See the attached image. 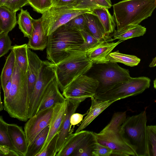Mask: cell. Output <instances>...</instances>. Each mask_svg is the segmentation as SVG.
I'll use <instances>...</instances> for the list:
<instances>
[{
  "label": "cell",
  "instance_id": "6da1fadb",
  "mask_svg": "<svg viewBox=\"0 0 156 156\" xmlns=\"http://www.w3.org/2000/svg\"><path fill=\"white\" fill-rule=\"evenodd\" d=\"M83 42L80 31L63 25L48 36L47 58L57 64L76 51Z\"/></svg>",
  "mask_w": 156,
  "mask_h": 156
},
{
  "label": "cell",
  "instance_id": "7a4b0ae2",
  "mask_svg": "<svg viewBox=\"0 0 156 156\" xmlns=\"http://www.w3.org/2000/svg\"><path fill=\"white\" fill-rule=\"evenodd\" d=\"M9 94L4 99V109L12 118L27 122L29 102L27 73L22 71L16 61Z\"/></svg>",
  "mask_w": 156,
  "mask_h": 156
},
{
  "label": "cell",
  "instance_id": "3957f363",
  "mask_svg": "<svg viewBox=\"0 0 156 156\" xmlns=\"http://www.w3.org/2000/svg\"><path fill=\"white\" fill-rule=\"evenodd\" d=\"M113 17L117 30L139 24L151 16L156 8V0H124L114 4Z\"/></svg>",
  "mask_w": 156,
  "mask_h": 156
},
{
  "label": "cell",
  "instance_id": "277c9868",
  "mask_svg": "<svg viewBox=\"0 0 156 156\" xmlns=\"http://www.w3.org/2000/svg\"><path fill=\"white\" fill-rule=\"evenodd\" d=\"M147 122L144 110L126 118L120 128L123 139L137 156H148Z\"/></svg>",
  "mask_w": 156,
  "mask_h": 156
},
{
  "label": "cell",
  "instance_id": "5b68a950",
  "mask_svg": "<svg viewBox=\"0 0 156 156\" xmlns=\"http://www.w3.org/2000/svg\"><path fill=\"white\" fill-rule=\"evenodd\" d=\"M126 118V112H115L109 123L99 133H94L98 143L112 151L111 156H136L121 136L120 127Z\"/></svg>",
  "mask_w": 156,
  "mask_h": 156
},
{
  "label": "cell",
  "instance_id": "8992f818",
  "mask_svg": "<svg viewBox=\"0 0 156 156\" xmlns=\"http://www.w3.org/2000/svg\"><path fill=\"white\" fill-rule=\"evenodd\" d=\"M93 64L85 52L76 51L62 61L55 65L59 89L62 92L73 80L80 76L85 74Z\"/></svg>",
  "mask_w": 156,
  "mask_h": 156
},
{
  "label": "cell",
  "instance_id": "52a82bcc",
  "mask_svg": "<svg viewBox=\"0 0 156 156\" xmlns=\"http://www.w3.org/2000/svg\"><path fill=\"white\" fill-rule=\"evenodd\" d=\"M85 74L98 82L95 96L108 91L118 83L126 81L130 77L128 69L121 67L117 63L110 61L93 64Z\"/></svg>",
  "mask_w": 156,
  "mask_h": 156
},
{
  "label": "cell",
  "instance_id": "ba28073f",
  "mask_svg": "<svg viewBox=\"0 0 156 156\" xmlns=\"http://www.w3.org/2000/svg\"><path fill=\"white\" fill-rule=\"evenodd\" d=\"M151 80L147 77L132 78L118 83L108 91L94 97L102 101L116 100L136 95L149 88Z\"/></svg>",
  "mask_w": 156,
  "mask_h": 156
},
{
  "label": "cell",
  "instance_id": "9c48e42d",
  "mask_svg": "<svg viewBox=\"0 0 156 156\" xmlns=\"http://www.w3.org/2000/svg\"><path fill=\"white\" fill-rule=\"evenodd\" d=\"M93 11L91 9H72L67 6L53 5L42 14L41 17L45 32L48 36L58 28L77 16L92 13Z\"/></svg>",
  "mask_w": 156,
  "mask_h": 156
},
{
  "label": "cell",
  "instance_id": "30bf717a",
  "mask_svg": "<svg viewBox=\"0 0 156 156\" xmlns=\"http://www.w3.org/2000/svg\"><path fill=\"white\" fill-rule=\"evenodd\" d=\"M56 77L55 65L48 60L43 61L29 104L28 119L35 115L44 92Z\"/></svg>",
  "mask_w": 156,
  "mask_h": 156
},
{
  "label": "cell",
  "instance_id": "8fae6325",
  "mask_svg": "<svg viewBox=\"0 0 156 156\" xmlns=\"http://www.w3.org/2000/svg\"><path fill=\"white\" fill-rule=\"evenodd\" d=\"M98 81L86 74L81 75L69 84L62 92L66 98L81 102L89 98L94 97L98 85Z\"/></svg>",
  "mask_w": 156,
  "mask_h": 156
},
{
  "label": "cell",
  "instance_id": "7c38bea8",
  "mask_svg": "<svg viewBox=\"0 0 156 156\" xmlns=\"http://www.w3.org/2000/svg\"><path fill=\"white\" fill-rule=\"evenodd\" d=\"M54 106L42 110L29 119L24 126L28 145L47 126H49L53 114Z\"/></svg>",
  "mask_w": 156,
  "mask_h": 156
},
{
  "label": "cell",
  "instance_id": "4fadbf2b",
  "mask_svg": "<svg viewBox=\"0 0 156 156\" xmlns=\"http://www.w3.org/2000/svg\"><path fill=\"white\" fill-rule=\"evenodd\" d=\"M67 106L65 116L60 128L56 145L57 153L63 145L72 134L70 120L72 115L75 113L81 102L71 99H66Z\"/></svg>",
  "mask_w": 156,
  "mask_h": 156
},
{
  "label": "cell",
  "instance_id": "5bb4252c",
  "mask_svg": "<svg viewBox=\"0 0 156 156\" xmlns=\"http://www.w3.org/2000/svg\"><path fill=\"white\" fill-rule=\"evenodd\" d=\"M28 67L27 71L28 98L29 102L34 91L43 63L37 54L27 48Z\"/></svg>",
  "mask_w": 156,
  "mask_h": 156
},
{
  "label": "cell",
  "instance_id": "9a60e30c",
  "mask_svg": "<svg viewBox=\"0 0 156 156\" xmlns=\"http://www.w3.org/2000/svg\"><path fill=\"white\" fill-rule=\"evenodd\" d=\"M66 100V98L59 91L55 77L46 88L36 113L53 107L57 103H63Z\"/></svg>",
  "mask_w": 156,
  "mask_h": 156
},
{
  "label": "cell",
  "instance_id": "2e32d148",
  "mask_svg": "<svg viewBox=\"0 0 156 156\" xmlns=\"http://www.w3.org/2000/svg\"><path fill=\"white\" fill-rule=\"evenodd\" d=\"M119 40L101 42L92 48L85 51L88 59L93 63H101L109 62L108 56L113 49L122 42Z\"/></svg>",
  "mask_w": 156,
  "mask_h": 156
},
{
  "label": "cell",
  "instance_id": "e0dca14e",
  "mask_svg": "<svg viewBox=\"0 0 156 156\" xmlns=\"http://www.w3.org/2000/svg\"><path fill=\"white\" fill-rule=\"evenodd\" d=\"M34 29L31 37L27 44L30 49L35 50L43 51L46 48L48 36L45 32L41 18L33 20Z\"/></svg>",
  "mask_w": 156,
  "mask_h": 156
},
{
  "label": "cell",
  "instance_id": "ac0fdd59",
  "mask_svg": "<svg viewBox=\"0 0 156 156\" xmlns=\"http://www.w3.org/2000/svg\"><path fill=\"white\" fill-rule=\"evenodd\" d=\"M91 104L86 116L80 123L75 133L79 132L86 128L98 115L116 100L102 101L94 97L91 98Z\"/></svg>",
  "mask_w": 156,
  "mask_h": 156
},
{
  "label": "cell",
  "instance_id": "d6986e66",
  "mask_svg": "<svg viewBox=\"0 0 156 156\" xmlns=\"http://www.w3.org/2000/svg\"><path fill=\"white\" fill-rule=\"evenodd\" d=\"M84 15L85 30L100 41H114L111 36L106 34L99 18L93 12L85 13Z\"/></svg>",
  "mask_w": 156,
  "mask_h": 156
},
{
  "label": "cell",
  "instance_id": "ffe728a7",
  "mask_svg": "<svg viewBox=\"0 0 156 156\" xmlns=\"http://www.w3.org/2000/svg\"><path fill=\"white\" fill-rule=\"evenodd\" d=\"M67 106L66 100L63 103H58L55 105L48 136L40 152L47 146L52 138L59 132L65 116Z\"/></svg>",
  "mask_w": 156,
  "mask_h": 156
},
{
  "label": "cell",
  "instance_id": "44dd1931",
  "mask_svg": "<svg viewBox=\"0 0 156 156\" xmlns=\"http://www.w3.org/2000/svg\"><path fill=\"white\" fill-rule=\"evenodd\" d=\"M7 130L10 139L16 150L23 156H26L28 144L22 128L16 124L8 123Z\"/></svg>",
  "mask_w": 156,
  "mask_h": 156
},
{
  "label": "cell",
  "instance_id": "7402d4cb",
  "mask_svg": "<svg viewBox=\"0 0 156 156\" xmlns=\"http://www.w3.org/2000/svg\"><path fill=\"white\" fill-rule=\"evenodd\" d=\"M92 132L82 130L73 134L63 145L56 156H71Z\"/></svg>",
  "mask_w": 156,
  "mask_h": 156
},
{
  "label": "cell",
  "instance_id": "603a6c76",
  "mask_svg": "<svg viewBox=\"0 0 156 156\" xmlns=\"http://www.w3.org/2000/svg\"><path fill=\"white\" fill-rule=\"evenodd\" d=\"M16 12L5 5L0 6V33L8 34L15 27L17 23Z\"/></svg>",
  "mask_w": 156,
  "mask_h": 156
},
{
  "label": "cell",
  "instance_id": "cb8c5ba5",
  "mask_svg": "<svg viewBox=\"0 0 156 156\" xmlns=\"http://www.w3.org/2000/svg\"><path fill=\"white\" fill-rule=\"evenodd\" d=\"M146 31V28L141 25H131L121 30H115L111 36L113 37L114 40L118 39L123 41L130 38L143 36Z\"/></svg>",
  "mask_w": 156,
  "mask_h": 156
},
{
  "label": "cell",
  "instance_id": "d4e9b609",
  "mask_svg": "<svg viewBox=\"0 0 156 156\" xmlns=\"http://www.w3.org/2000/svg\"><path fill=\"white\" fill-rule=\"evenodd\" d=\"M93 12L98 17L106 34L111 36L110 34L115 31V24L113 17L109 13L108 9L98 8L94 9Z\"/></svg>",
  "mask_w": 156,
  "mask_h": 156
},
{
  "label": "cell",
  "instance_id": "484cf974",
  "mask_svg": "<svg viewBox=\"0 0 156 156\" xmlns=\"http://www.w3.org/2000/svg\"><path fill=\"white\" fill-rule=\"evenodd\" d=\"M17 23L24 36L28 38L31 37L34 29L33 19L27 10L22 9L18 16Z\"/></svg>",
  "mask_w": 156,
  "mask_h": 156
},
{
  "label": "cell",
  "instance_id": "4316f807",
  "mask_svg": "<svg viewBox=\"0 0 156 156\" xmlns=\"http://www.w3.org/2000/svg\"><path fill=\"white\" fill-rule=\"evenodd\" d=\"M16 58L13 50L7 57L1 76V86L3 90L13 74L15 66Z\"/></svg>",
  "mask_w": 156,
  "mask_h": 156
},
{
  "label": "cell",
  "instance_id": "83f0119b",
  "mask_svg": "<svg viewBox=\"0 0 156 156\" xmlns=\"http://www.w3.org/2000/svg\"><path fill=\"white\" fill-rule=\"evenodd\" d=\"M49 128V126H47L28 145L26 156H36L41 152L47 137Z\"/></svg>",
  "mask_w": 156,
  "mask_h": 156
},
{
  "label": "cell",
  "instance_id": "f1b7e54d",
  "mask_svg": "<svg viewBox=\"0 0 156 156\" xmlns=\"http://www.w3.org/2000/svg\"><path fill=\"white\" fill-rule=\"evenodd\" d=\"M97 143L94 133L92 132L71 156H92V152Z\"/></svg>",
  "mask_w": 156,
  "mask_h": 156
},
{
  "label": "cell",
  "instance_id": "f546056e",
  "mask_svg": "<svg viewBox=\"0 0 156 156\" xmlns=\"http://www.w3.org/2000/svg\"><path fill=\"white\" fill-rule=\"evenodd\" d=\"M108 59L109 61L121 63L131 67L137 66L140 61V59L135 55L121 53L118 50L111 53Z\"/></svg>",
  "mask_w": 156,
  "mask_h": 156
},
{
  "label": "cell",
  "instance_id": "4dcf8cb0",
  "mask_svg": "<svg viewBox=\"0 0 156 156\" xmlns=\"http://www.w3.org/2000/svg\"><path fill=\"white\" fill-rule=\"evenodd\" d=\"M27 44L22 45L15 44L12 46L11 50L14 51L16 61L19 68L23 72L26 73L28 67Z\"/></svg>",
  "mask_w": 156,
  "mask_h": 156
},
{
  "label": "cell",
  "instance_id": "1f68e13d",
  "mask_svg": "<svg viewBox=\"0 0 156 156\" xmlns=\"http://www.w3.org/2000/svg\"><path fill=\"white\" fill-rule=\"evenodd\" d=\"M80 32L83 37L84 42L79 47L76 51H86L102 42L99 41L85 30L80 31Z\"/></svg>",
  "mask_w": 156,
  "mask_h": 156
},
{
  "label": "cell",
  "instance_id": "d6a6232c",
  "mask_svg": "<svg viewBox=\"0 0 156 156\" xmlns=\"http://www.w3.org/2000/svg\"><path fill=\"white\" fill-rule=\"evenodd\" d=\"M148 156H156V125L147 126Z\"/></svg>",
  "mask_w": 156,
  "mask_h": 156
},
{
  "label": "cell",
  "instance_id": "836d02e7",
  "mask_svg": "<svg viewBox=\"0 0 156 156\" xmlns=\"http://www.w3.org/2000/svg\"><path fill=\"white\" fill-rule=\"evenodd\" d=\"M7 124L8 123L4 120L2 116H0V145L7 146L12 149L17 151L9 136L7 130Z\"/></svg>",
  "mask_w": 156,
  "mask_h": 156
},
{
  "label": "cell",
  "instance_id": "e575fe53",
  "mask_svg": "<svg viewBox=\"0 0 156 156\" xmlns=\"http://www.w3.org/2000/svg\"><path fill=\"white\" fill-rule=\"evenodd\" d=\"M28 4L34 10L43 14L53 5L54 0H28Z\"/></svg>",
  "mask_w": 156,
  "mask_h": 156
},
{
  "label": "cell",
  "instance_id": "d590c367",
  "mask_svg": "<svg viewBox=\"0 0 156 156\" xmlns=\"http://www.w3.org/2000/svg\"><path fill=\"white\" fill-rule=\"evenodd\" d=\"M68 6L72 9H94L102 8L93 0H76L71 5Z\"/></svg>",
  "mask_w": 156,
  "mask_h": 156
},
{
  "label": "cell",
  "instance_id": "8d00e7d4",
  "mask_svg": "<svg viewBox=\"0 0 156 156\" xmlns=\"http://www.w3.org/2000/svg\"><path fill=\"white\" fill-rule=\"evenodd\" d=\"M58 135V133L52 138L43 151L36 156H55L57 153L56 145Z\"/></svg>",
  "mask_w": 156,
  "mask_h": 156
},
{
  "label": "cell",
  "instance_id": "74e56055",
  "mask_svg": "<svg viewBox=\"0 0 156 156\" xmlns=\"http://www.w3.org/2000/svg\"><path fill=\"white\" fill-rule=\"evenodd\" d=\"M12 41L8 33H0V57L7 54L11 49Z\"/></svg>",
  "mask_w": 156,
  "mask_h": 156
},
{
  "label": "cell",
  "instance_id": "f35d334b",
  "mask_svg": "<svg viewBox=\"0 0 156 156\" xmlns=\"http://www.w3.org/2000/svg\"><path fill=\"white\" fill-rule=\"evenodd\" d=\"M85 20L84 14H81L74 18L66 24L80 31L84 30Z\"/></svg>",
  "mask_w": 156,
  "mask_h": 156
},
{
  "label": "cell",
  "instance_id": "ab89813d",
  "mask_svg": "<svg viewBox=\"0 0 156 156\" xmlns=\"http://www.w3.org/2000/svg\"><path fill=\"white\" fill-rule=\"evenodd\" d=\"M28 0H7L4 5L14 12L22 9V7L28 4Z\"/></svg>",
  "mask_w": 156,
  "mask_h": 156
},
{
  "label": "cell",
  "instance_id": "60d3db41",
  "mask_svg": "<svg viewBox=\"0 0 156 156\" xmlns=\"http://www.w3.org/2000/svg\"><path fill=\"white\" fill-rule=\"evenodd\" d=\"M112 151L108 147L97 142L92 152V156H111Z\"/></svg>",
  "mask_w": 156,
  "mask_h": 156
},
{
  "label": "cell",
  "instance_id": "b9f144b4",
  "mask_svg": "<svg viewBox=\"0 0 156 156\" xmlns=\"http://www.w3.org/2000/svg\"><path fill=\"white\" fill-rule=\"evenodd\" d=\"M0 156H23L22 154L6 146L0 145Z\"/></svg>",
  "mask_w": 156,
  "mask_h": 156
},
{
  "label": "cell",
  "instance_id": "7bdbcfd3",
  "mask_svg": "<svg viewBox=\"0 0 156 156\" xmlns=\"http://www.w3.org/2000/svg\"><path fill=\"white\" fill-rule=\"evenodd\" d=\"M86 114L87 112L84 114L75 113L73 114L71 116L70 120L71 126L81 123L83 120L84 116Z\"/></svg>",
  "mask_w": 156,
  "mask_h": 156
},
{
  "label": "cell",
  "instance_id": "ee69618b",
  "mask_svg": "<svg viewBox=\"0 0 156 156\" xmlns=\"http://www.w3.org/2000/svg\"><path fill=\"white\" fill-rule=\"evenodd\" d=\"M76 0H54L53 5L57 6H69Z\"/></svg>",
  "mask_w": 156,
  "mask_h": 156
},
{
  "label": "cell",
  "instance_id": "f6af8a7d",
  "mask_svg": "<svg viewBox=\"0 0 156 156\" xmlns=\"http://www.w3.org/2000/svg\"><path fill=\"white\" fill-rule=\"evenodd\" d=\"M97 4L102 8H110L112 4L110 0H93Z\"/></svg>",
  "mask_w": 156,
  "mask_h": 156
},
{
  "label": "cell",
  "instance_id": "bcb514c9",
  "mask_svg": "<svg viewBox=\"0 0 156 156\" xmlns=\"http://www.w3.org/2000/svg\"><path fill=\"white\" fill-rule=\"evenodd\" d=\"M12 83V77L6 84L4 90H3L4 92V99L6 98L9 94L11 87Z\"/></svg>",
  "mask_w": 156,
  "mask_h": 156
},
{
  "label": "cell",
  "instance_id": "7dc6e473",
  "mask_svg": "<svg viewBox=\"0 0 156 156\" xmlns=\"http://www.w3.org/2000/svg\"><path fill=\"white\" fill-rule=\"evenodd\" d=\"M149 66L150 67H153L156 66V56L153 58Z\"/></svg>",
  "mask_w": 156,
  "mask_h": 156
},
{
  "label": "cell",
  "instance_id": "c3c4849f",
  "mask_svg": "<svg viewBox=\"0 0 156 156\" xmlns=\"http://www.w3.org/2000/svg\"><path fill=\"white\" fill-rule=\"evenodd\" d=\"M0 111H1L4 109V105H2V101L1 97H0Z\"/></svg>",
  "mask_w": 156,
  "mask_h": 156
},
{
  "label": "cell",
  "instance_id": "681fc988",
  "mask_svg": "<svg viewBox=\"0 0 156 156\" xmlns=\"http://www.w3.org/2000/svg\"><path fill=\"white\" fill-rule=\"evenodd\" d=\"M7 0H0V6L3 5Z\"/></svg>",
  "mask_w": 156,
  "mask_h": 156
},
{
  "label": "cell",
  "instance_id": "f907efd6",
  "mask_svg": "<svg viewBox=\"0 0 156 156\" xmlns=\"http://www.w3.org/2000/svg\"><path fill=\"white\" fill-rule=\"evenodd\" d=\"M154 88L156 89V78L154 81Z\"/></svg>",
  "mask_w": 156,
  "mask_h": 156
}]
</instances>
